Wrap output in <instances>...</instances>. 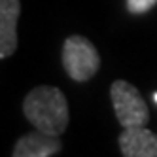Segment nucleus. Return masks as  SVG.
<instances>
[{
  "mask_svg": "<svg viewBox=\"0 0 157 157\" xmlns=\"http://www.w3.org/2000/svg\"><path fill=\"white\" fill-rule=\"evenodd\" d=\"M23 112L30 125L46 134L59 136L68 127V102L61 89L53 85L32 89L23 100Z\"/></svg>",
  "mask_w": 157,
  "mask_h": 157,
  "instance_id": "1",
  "label": "nucleus"
},
{
  "mask_svg": "<svg viewBox=\"0 0 157 157\" xmlns=\"http://www.w3.org/2000/svg\"><path fill=\"white\" fill-rule=\"evenodd\" d=\"M63 66L74 82H87L98 72L100 57L95 46L83 36H68L63 44Z\"/></svg>",
  "mask_w": 157,
  "mask_h": 157,
  "instance_id": "2",
  "label": "nucleus"
},
{
  "mask_svg": "<svg viewBox=\"0 0 157 157\" xmlns=\"http://www.w3.org/2000/svg\"><path fill=\"white\" fill-rule=\"evenodd\" d=\"M110 97L114 104L117 121L121 123L123 129L127 127H142L150 119L148 104L144 102L142 95L132 83L125 80H117L110 87Z\"/></svg>",
  "mask_w": 157,
  "mask_h": 157,
  "instance_id": "3",
  "label": "nucleus"
},
{
  "mask_svg": "<svg viewBox=\"0 0 157 157\" xmlns=\"http://www.w3.org/2000/svg\"><path fill=\"white\" fill-rule=\"evenodd\" d=\"M119 148L125 157H157V134L142 127H127L119 134Z\"/></svg>",
  "mask_w": 157,
  "mask_h": 157,
  "instance_id": "4",
  "label": "nucleus"
},
{
  "mask_svg": "<svg viewBox=\"0 0 157 157\" xmlns=\"http://www.w3.org/2000/svg\"><path fill=\"white\" fill-rule=\"evenodd\" d=\"M21 15L19 0H0V59H8L17 48V21Z\"/></svg>",
  "mask_w": 157,
  "mask_h": 157,
  "instance_id": "5",
  "label": "nucleus"
},
{
  "mask_svg": "<svg viewBox=\"0 0 157 157\" xmlns=\"http://www.w3.org/2000/svg\"><path fill=\"white\" fill-rule=\"evenodd\" d=\"M63 148L59 136L46 134L42 131L29 132L25 136H21L12 151L13 157H51L57 155Z\"/></svg>",
  "mask_w": 157,
  "mask_h": 157,
  "instance_id": "6",
  "label": "nucleus"
},
{
  "mask_svg": "<svg viewBox=\"0 0 157 157\" xmlns=\"http://www.w3.org/2000/svg\"><path fill=\"white\" fill-rule=\"evenodd\" d=\"M157 4V0H127V8L131 13H146Z\"/></svg>",
  "mask_w": 157,
  "mask_h": 157,
  "instance_id": "7",
  "label": "nucleus"
},
{
  "mask_svg": "<svg viewBox=\"0 0 157 157\" xmlns=\"http://www.w3.org/2000/svg\"><path fill=\"white\" fill-rule=\"evenodd\" d=\"M153 100H155V102H157V93H155V95H153Z\"/></svg>",
  "mask_w": 157,
  "mask_h": 157,
  "instance_id": "8",
  "label": "nucleus"
}]
</instances>
